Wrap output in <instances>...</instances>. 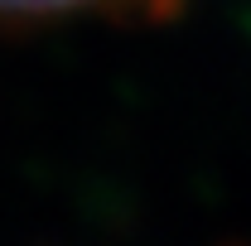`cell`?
<instances>
[{"label":"cell","instance_id":"1","mask_svg":"<svg viewBox=\"0 0 251 246\" xmlns=\"http://www.w3.org/2000/svg\"><path fill=\"white\" fill-rule=\"evenodd\" d=\"M77 5H92V0H0V15H58Z\"/></svg>","mask_w":251,"mask_h":246}]
</instances>
